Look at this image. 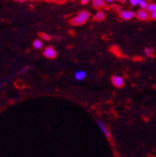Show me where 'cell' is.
<instances>
[{
	"mask_svg": "<svg viewBox=\"0 0 156 157\" xmlns=\"http://www.w3.org/2000/svg\"><path fill=\"white\" fill-rule=\"evenodd\" d=\"M89 18H90L89 12L81 11L76 17H74L71 20H70V23L74 26H81V25H83L84 23H86Z\"/></svg>",
	"mask_w": 156,
	"mask_h": 157,
	"instance_id": "cell-1",
	"label": "cell"
},
{
	"mask_svg": "<svg viewBox=\"0 0 156 157\" xmlns=\"http://www.w3.org/2000/svg\"><path fill=\"white\" fill-rule=\"evenodd\" d=\"M120 17L124 20H130L131 18H133L136 17V13L130 10H123L119 13Z\"/></svg>",
	"mask_w": 156,
	"mask_h": 157,
	"instance_id": "cell-2",
	"label": "cell"
},
{
	"mask_svg": "<svg viewBox=\"0 0 156 157\" xmlns=\"http://www.w3.org/2000/svg\"><path fill=\"white\" fill-rule=\"evenodd\" d=\"M43 55L45 56V58H47V59H53L57 57V51L55 50L53 47H46L44 52H43Z\"/></svg>",
	"mask_w": 156,
	"mask_h": 157,
	"instance_id": "cell-3",
	"label": "cell"
},
{
	"mask_svg": "<svg viewBox=\"0 0 156 157\" xmlns=\"http://www.w3.org/2000/svg\"><path fill=\"white\" fill-rule=\"evenodd\" d=\"M111 82H112V84L118 88L124 87V81L121 76H113L111 78Z\"/></svg>",
	"mask_w": 156,
	"mask_h": 157,
	"instance_id": "cell-4",
	"label": "cell"
},
{
	"mask_svg": "<svg viewBox=\"0 0 156 157\" xmlns=\"http://www.w3.org/2000/svg\"><path fill=\"white\" fill-rule=\"evenodd\" d=\"M136 17L139 20H147L150 18V13L146 10H142L140 9L137 13H136Z\"/></svg>",
	"mask_w": 156,
	"mask_h": 157,
	"instance_id": "cell-5",
	"label": "cell"
},
{
	"mask_svg": "<svg viewBox=\"0 0 156 157\" xmlns=\"http://www.w3.org/2000/svg\"><path fill=\"white\" fill-rule=\"evenodd\" d=\"M97 124H98V125H99L100 129L102 130L103 133L105 135V137H106V138H110V133H109V131H108V129L106 128V127L105 125V124L102 123L101 121H97Z\"/></svg>",
	"mask_w": 156,
	"mask_h": 157,
	"instance_id": "cell-6",
	"label": "cell"
},
{
	"mask_svg": "<svg viewBox=\"0 0 156 157\" xmlns=\"http://www.w3.org/2000/svg\"><path fill=\"white\" fill-rule=\"evenodd\" d=\"M74 77L77 81H82L86 78V73H85V71H83V70H79V71H77L75 73Z\"/></svg>",
	"mask_w": 156,
	"mask_h": 157,
	"instance_id": "cell-7",
	"label": "cell"
},
{
	"mask_svg": "<svg viewBox=\"0 0 156 157\" xmlns=\"http://www.w3.org/2000/svg\"><path fill=\"white\" fill-rule=\"evenodd\" d=\"M105 17H106V14L103 11H98L94 15V19L96 21H103L105 19Z\"/></svg>",
	"mask_w": 156,
	"mask_h": 157,
	"instance_id": "cell-8",
	"label": "cell"
},
{
	"mask_svg": "<svg viewBox=\"0 0 156 157\" xmlns=\"http://www.w3.org/2000/svg\"><path fill=\"white\" fill-rule=\"evenodd\" d=\"M105 6V2L103 0H94L93 1V7L96 8V9H102Z\"/></svg>",
	"mask_w": 156,
	"mask_h": 157,
	"instance_id": "cell-9",
	"label": "cell"
},
{
	"mask_svg": "<svg viewBox=\"0 0 156 157\" xmlns=\"http://www.w3.org/2000/svg\"><path fill=\"white\" fill-rule=\"evenodd\" d=\"M146 11L149 12V13H155L156 12V4L155 3H150L149 6H147Z\"/></svg>",
	"mask_w": 156,
	"mask_h": 157,
	"instance_id": "cell-10",
	"label": "cell"
},
{
	"mask_svg": "<svg viewBox=\"0 0 156 157\" xmlns=\"http://www.w3.org/2000/svg\"><path fill=\"white\" fill-rule=\"evenodd\" d=\"M33 46L35 47L36 49H41L42 48V46H43V44H42V41L41 40H40V39H36V40L34 41V43H33Z\"/></svg>",
	"mask_w": 156,
	"mask_h": 157,
	"instance_id": "cell-11",
	"label": "cell"
},
{
	"mask_svg": "<svg viewBox=\"0 0 156 157\" xmlns=\"http://www.w3.org/2000/svg\"><path fill=\"white\" fill-rule=\"evenodd\" d=\"M139 6L142 10H146L147 6H149V3L145 1V0H139Z\"/></svg>",
	"mask_w": 156,
	"mask_h": 157,
	"instance_id": "cell-12",
	"label": "cell"
},
{
	"mask_svg": "<svg viewBox=\"0 0 156 157\" xmlns=\"http://www.w3.org/2000/svg\"><path fill=\"white\" fill-rule=\"evenodd\" d=\"M40 36L41 37V39H43V40H50L51 39V36L48 34H45V33H40Z\"/></svg>",
	"mask_w": 156,
	"mask_h": 157,
	"instance_id": "cell-13",
	"label": "cell"
},
{
	"mask_svg": "<svg viewBox=\"0 0 156 157\" xmlns=\"http://www.w3.org/2000/svg\"><path fill=\"white\" fill-rule=\"evenodd\" d=\"M145 54L146 57H151L153 54V50L151 48H146L145 49Z\"/></svg>",
	"mask_w": 156,
	"mask_h": 157,
	"instance_id": "cell-14",
	"label": "cell"
},
{
	"mask_svg": "<svg viewBox=\"0 0 156 157\" xmlns=\"http://www.w3.org/2000/svg\"><path fill=\"white\" fill-rule=\"evenodd\" d=\"M130 3L132 6H137L139 5V0H130Z\"/></svg>",
	"mask_w": 156,
	"mask_h": 157,
	"instance_id": "cell-15",
	"label": "cell"
},
{
	"mask_svg": "<svg viewBox=\"0 0 156 157\" xmlns=\"http://www.w3.org/2000/svg\"><path fill=\"white\" fill-rule=\"evenodd\" d=\"M15 85H17V86H21V85H23V83L21 82H15Z\"/></svg>",
	"mask_w": 156,
	"mask_h": 157,
	"instance_id": "cell-16",
	"label": "cell"
},
{
	"mask_svg": "<svg viewBox=\"0 0 156 157\" xmlns=\"http://www.w3.org/2000/svg\"><path fill=\"white\" fill-rule=\"evenodd\" d=\"M151 17H152L153 19H155V20H156V12H155V13H151Z\"/></svg>",
	"mask_w": 156,
	"mask_h": 157,
	"instance_id": "cell-17",
	"label": "cell"
},
{
	"mask_svg": "<svg viewBox=\"0 0 156 157\" xmlns=\"http://www.w3.org/2000/svg\"><path fill=\"white\" fill-rule=\"evenodd\" d=\"M82 4H86V3H88V1H86V0H82Z\"/></svg>",
	"mask_w": 156,
	"mask_h": 157,
	"instance_id": "cell-18",
	"label": "cell"
}]
</instances>
